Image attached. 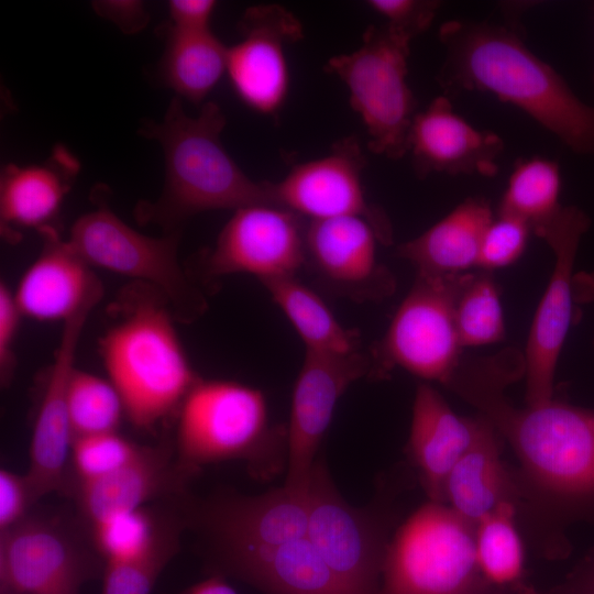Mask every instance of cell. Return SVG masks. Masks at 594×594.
<instances>
[{
	"instance_id": "obj_1",
	"label": "cell",
	"mask_w": 594,
	"mask_h": 594,
	"mask_svg": "<svg viewBox=\"0 0 594 594\" xmlns=\"http://www.w3.org/2000/svg\"><path fill=\"white\" fill-rule=\"evenodd\" d=\"M524 374V354L506 349L462 358L446 387L474 406L510 444L520 463L522 497L558 513L593 509L594 410L554 399L516 407L504 391Z\"/></svg>"
},
{
	"instance_id": "obj_2",
	"label": "cell",
	"mask_w": 594,
	"mask_h": 594,
	"mask_svg": "<svg viewBox=\"0 0 594 594\" xmlns=\"http://www.w3.org/2000/svg\"><path fill=\"white\" fill-rule=\"evenodd\" d=\"M439 40L444 59L438 81L447 95L491 94L524 111L571 151L594 153V106L530 51L516 10L504 22L447 21Z\"/></svg>"
},
{
	"instance_id": "obj_3",
	"label": "cell",
	"mask_w": 594,
	"mask_h": 594,
	"mask_svg": "<svg viewBox=\"0 0 594 594\" xmlns=\"http://www.w3.org/2000/svg\"><path fill=\"white\" fill-rule=\"evenodd\" d=\"M224 127L226 117L217 103L206 101L199 114L190 117L177 96L162 122L143 121L139 134L155 140L163 150L165 182L154 202L136 206L139 222L172 233L205 211L275 205L270 182L251 179L224 148L220 139Z\"/></svg>"
},
{
	"instance_id": "obj_4",
	"label": "cell",
	"mask_w": 594,
	"mask_h": 594,
	"mask_svg": "<svg viewBox=\"0 0 594 594\" xmlns=\"http://www.w3.org/2000/svg\"><path fill=\"white\" fill-rule=\"evenodd\" d=\"M127 296L120 319L100 339V353L125 417L135 427L151 428L177 413L199 377L166 300L145 285Z\"/></svg>"
},
{
	"instance_id": "obj_5",
	"label": "cell",
	"mask_w": 594,
	"mask_h": 594,
	"mask_svg": "<svg viewBox=\"0 0 594 594\" xmlns=\"http://www.w3.org/2000/svg\"><path fill=\"white\" fill-rule=\"evenodd\" d=\"M176 460L189 474L212 463L241 460L253 476L268 480L287 461V430L271 421L260 388L199 377L177 410Z\"/></svg>"
},
{
	"instance_id": "obj_6",
	"label": "cell",
	"mask_w": 594,
	"mask_h": 594,
	"mask_svg": "<svg viewBox=\"0 0 594 594\" xmlns=\"http://www.w3.org/2000/svg\"><path fill=\"white\" fill-rule=\"evenodd\" d=\"M381 594H487L475 554V525L446 504L416 509L388 541Z\"/></svg>"
},
{
	"instance_id": "obj_7",
	"label": "cell",
	"mask_w": 594,
	"mask_h": 594,
	"mask_svg": "<svg viewBox=\"0 0 594 594\" xmlns=\"http://www.w3.org/2000/svg\"><path fill=\"white\" fill-rule=\"evenodd\" d=\"M96 208L72 226L67 242L91 267L102 268L155 289L172 307L175 318L193 321L207 309V301L183 270L177 248L180 231L154 238L119 218L102 193Z\"/></svg>"
},
{
	"instance_id": "obj_8",
	"label": "cell",
	"mask_w": 594,
	"mask_h": 594,
	"mask_svg": "<svg viewBox=\"0 0 594 594\" xmlns=\"http://www.w3.org/2000/svg\"><path fill=\"white\" fill-rule=\"evenodd\" d=\"M408 38L385 24L370 25L360 47L328 59L323 69L345 85L369 134V148L398 160L408 153L416 100L407 82Z\"/></svg>"
},
{
	"instance_id": "obj_9",
	"label": "cell",
	"mask_w": 594,
	"mask_h": 594,
	"mask_svg": "<svg viewBox=\"0 0 594 594\" xmlns=\"http://www.w3.org/2000/svg\"><path fill=\"white\" fill-rule=\"evenodd\" d=\"M472 274H417L386 332L370 350L369 377L385 378L403 369L446 386L462 360L455 305Z\"/></svg>"
},
{
	"instance_id": "obj_10",
	"label": "cell",
	"mask_w": 594,
	"mask_h": 594,
	"mask_svg": "<svg viewBox=\"0 0 594 594\" xmlns=\"http://www.w3.org/2000/svg\"><path fill=\"white\" fill-rule=\"evenodd\" d=\"M307 498V537L328 566L353 594H381L388 544L382 522L342 498L321 458L315 463Z\"/></svg>"
},
{
	"instance_id": "obj_11",
	"label": "cell",
	"mask_w": 594,
	"mask_h": 594,
	"mask_svg": "<svg viewBox=\"0 0 594 594\" xmlns=\"http://www.w3.org/2000/svg\"><path fill=\"white\" fill-rule=\"evenodd\" d=\"M590 218L580 208L563 206L534 232L550 246L554 266L536 310L524 354L526 403L536 406L553 399L558 359L572 321V268Z\"/></svg>"
},
{
	"instance_id": "obj_12",
	"label": "cell",
	"mask_w": 594,
	"mask_h": 594,
	"mask_svg": "<svg viewBox=\"0 0 594 594\" xmlns=\"http://www.w3.org/2000/svg\"><path fill=\"white\" fill-rule=\"evenodd\" d=\"M366 160L354 136L332 144L324 156L295 165L270 190L276 206L308 221L361 217L375 230L380 242H393V229L384 210L370 204L362 184Z\"/></svg>"
},
{
	"instance_id": "obj_13",
	"label": "cell",
	"mask_w": 594,
	"mask_h": 594,
	"mask_svg": "<svg viewBox=\"0 0 594 594\" xmlns=\"http://www.w3.org/2000/svg\"><path fill=\"white\" fill-rule=\"evenodd\" d=\"M100 566L56 519L28 516L0 534V594H79Z\"/></svg>"
},
{
	"instance_id": "obj_14",
	"label": "cell",
	"mask_w": 594,
	"mask_h": 594,
	"mask_svg": "<svg viewBox=\"0 0 594 594\" xmlns=\"http://www.w3.org/2000/svg\"><path fill=\"white\" fill-rule=\"evenodd\" d=\"M306 219L275 205H252L233 211L205 256L212 277L255 276L261 283L296 276L306 262Z\"/></svg>"
},
{
	"instance_id": "obj_15",
	"label": "cell",
	"mask_w": 594,
	"mask_h": 594,
	"mask_svg": "<svg viewBox=\"0 0 594 594\" xmlns=\"http://www.w3.org/2000/svg\"><path fill=\"white\" fill-rule=\"evenodd\" d=\"M369 353L329 355L305 351L297 374L287 430L285 486L307 492L320 443L338 402L355 381L370 376Z\"/></svg>"
},
{
	"instance_id": "obj_16",
	"label": "cell",
	"mask_w": 594,
	"mask_h": 594,
	"mask_svg": "<svg viewBox=\"0 0 594 594\" xmlns=\"http://www.w3.org/2000/svg\"><path fill=\"white\" fill-rule=\"evenodd\" d=\"M240 41L228 46L227 75L250 109L276 116L289 91L287 46L304 37L297 16L278 4L248 8L238 24Z\"/></svg>"
},
{
	"instance_id": "obj_17",
	"label": "cell",
	"mask_w": 594,
	"mask_h": 594,
	"mask_svg": "<svg viewBox=\"0 0 594 594\" xmlns=\"http://www.w3.org/2000/svg\"><path fill=\"white\" fill-rule=\"evenodd\" d=\"M378 242L374 228L361 217L308 221L305 267L334 295L356 302L381 301L395 292L396 279L378 261Z\"/></svg>"
},
{
	"instance_id": "obj_18",
	"label": "cell",
	"mask_w": 594,
	"mask_h": 594,
	"mask_svg": "<svg viewBox=\"0 0 594 594\" xmlns=\"http://www.w3.org/2000/svg\"><path fill=\"white\" fill-rule=\"evenodd\" d=\"M504 143L492 131L481 130L459 116L446 96L435 98L417 112L409 133L408 153L419 178L432 173L492 177Z\"/></svg>"
},
{
	"instance_id": "obj_19",
	"label": "cell",
	"mask_w": 594,
	"mask_h": 594,
	"mask_svg": "<svg viewBox=\"0 0 594 594\" xmlns=\"http://www.w3.org/2000/svg\"><path fill=\"white\" fill-rule=\"evenodd\" d=\"M43 248L13 292L22 316L63 323L90 312L102 297V285L55 228L40 232Z\"/></svg>"
},
{
	"instance_id": "obj_20",
	"label": "cell",
	"mask_w": 594,
	"mask_h": 594,
	"mask_svg": "<svg viewBox=\"0 0 594 594\" xmlns=\"http://www.w3.org/2000/svg\"><path fill=\"white\" fill-rule=\"evenodd\" d=\"M88 316L89 312H84L63 323L33 426L25 475L36 502L65 484L74 441L67 410V387L76 367V352Z\"/></svg>"
},
{
	"instance_id": "obj_21",
	"label": "cell",
	"mask_w": 594,
	"mask_h": 594,
	"mask_svg": "<svg viewBox=\"0 0 594 594\" xmlns=\"http://www.w3.org/2000/svg\"><path fill=\"white\" fill-rule=\"evenodd\" d=\"M198 517L216 548L282 544L307 536V492L283 485L256 496L226 497Z\"/></svg>"
},
{
	"instance_id": "obj_22",
	"label": "cell",
	"mask_w": 594,
	"mask_h": 594,
	"mask_svg": "<svg viewBox=\"0 0 594 594\" xmlns=\"http://www.w3.org/2000/svg\"><path fill=\"white\" fill-rule=\"evenodd\" d=\"M490 427L481 415L470 418L455 414L431 385H418L407 448L430 502L444 504L451 470Z\"/></svg>"
},
{
	"instance_id": "obj_23",
	"label": "cell",
	"mask_w": 594,
	"mask_h": 594,
	"mask_svg": "<svg viewBox=\"0 0 594 594\" xmlns=\"http://www.w3.org/2000/svg\"><path fill=\"white\" fill-rule=\"evenodd\" d=\"M216 549L224 571L267 594H353L307 536L276 546Z\"/></svg>"
},
{
	"instance_id": "obj_24",
	"label": "cell",
	"mask_w": 594,
	"mask_h": 594,
	"mask_svg": "<svg viewBox=\"0 0 594 594\" xmlns=\"http://www.w3.org/2000/svg\"><path fill=\"white\" fill-rule=\"evenodd\" d=\"M76 156L56 145L50 157L37 164L7 165L0 179V218L3 229L54 228L53 220L79 172Z\"/></svg>"
},
{
	"instance_id": "obj_25",
	"label": "cell",
	"mask_w": 594,
	"mask_h": 594,
	"mask_svg": "<svg viewBox=\"0 0 594 594\" xmlns=\"http://www.w3.org/2000/svg\"><path fill=\"white\" fill-rule=\"evenodd\" d=\"M190 474L163 449L144 447L129 464L101 479L78 483L77 502L89 526L139 508L178 488Z\"/></svg>"
},
{
	"instance_id": "obj_26",
	"label": "cell",
	"mask_w": 594,
	"mask_h": 594,
	"mask_svg": "<svg viewBox=\"0 0 594 594\" xmlns=\"http://www.w3.org/2000/svg\"><path fill=\"white\" fill-rule=\"evenodd\" d=\"M494 216L484 198L470 197L420 235L397 248L417 274L450 276L477 267L484 232Z\"/></svg>"
},
{
	"instance_id": "obj_27",
	"label": "cell",
	"mask_w": 594,
	"mask_h": 594,
	"mask_svg": "<svg viewBox=\"0 0 594 594\" xmlns=\"http://www.w3.org/2000/svg\"><path fill=\"white\" fill-rule=\"evenodd\" d=\"M501 436L491 427L459 460L444 484V504L476 524L503 502H517L521 491L501 455Z\"/></svg>"
},
{
	"instance_id": "obj_28",
	"label": "cell",
	"mask_w": 594,
	"mask_h": 594,
	"mask_svg": "<svg viewBox=\"0 0 594 594\" xmlns=\"http://www.w3.org/2000/svg\"><path fill=\"white\" fill-rule=\"evenodd\" d=\"M305 344V351L329 355L361 352L358 330L345 328L324 300L296 276L262 282Z\"/></svg>"
},
{
	"instance_id": "obj_29",
	"label": "cell",
	"mask_w": 594,
	"mask_h": 594,
	"mask_svg": "<svg viewBox=\"0 0 594 594\" xmlns=\"http://www.w3.org/2000/svg\"><path fill=\"white\" fill-rule=\"evenodd\" d=\"M228 46L211 30L169 28L161 65L164 84L177 97L200 103L227 74Z\"/></svg>"
},
{
	"instance_id": "obj_30",
	"label": "cell",
	"mask_w": 594,
	"mask_h": 594,
	"mask_svg": "<svg viewBox=\"0 0 594 594\" xmlns=\"http://www.w3.org/2000/svg\"><path fill=\"white\" fill-rule=\"evenodd\" d=\"M516 513L515 502H503L475 524L476 561L483 579L492 588L535 594L522 584L525 551Z\"/></svg>"
},
{
	"instance_id": "obj_31",
	"label": "cell",
	"mask_w": 594,
	"mask_h": 594,
	"mask_svg": "<svg viewBox=\"0 0 594 594\" xmlns=\"http://www.w3.org/2000/svg\"><path fill=\"white\" fill-rule=\"evenodd\" d=\"M561 185L557 162L539 156L519 160L508 178L498 213L516 217L534 231L563 207L559 202Z\"/></svg>"
},
{
	"instance_id": "obj_32",
	"label": "cell",
	"mask_w": 594,
	"mask_h": 594,
	"mask_svg": "<svg viewBox=\"0 0 594 594\" xmlns=\"http://www.w3.org/2000/svg\"><path fill=\"white\" fill-rule=\"evenodd\" d=\"M90 529L94 547L105 562L145 557L177 537L175 528L161 522L145 507L112 516Z\"/></svg>"
},
{
	"instance_id": "obj_33",
	"label": "cell",
	"mask_w": 594,
	"mask_h": 594,
	"mask_svg": "<svg viewBox=\"0 0 594 594\" xmlns=\"http://www.w3.org/2000/svg\"><path fill=\"white\" fill-rule=\"evenodd\" d=\"M67 410L74 439L118 431L125 409L111 381L75 367L67 387Z\"/></svg>"
},
{
	"instance_id": "obj_34",
	"label": "cell",
	"mask_w": 594,
	"mask_h": 594,
	"mask_svg": "<svg viewBox=\"0 0 594 594\" xmlns=\"http://www.w3.org/2000/svg\"><path fill=\"white\" fill-rule=\"evenodd\" d=\"M455 324L462 348L494 344L505 338L504 312L492 272L472 274L455 305Z\"/></svg>"
},
{
	"instance_id": "obj_35",
	"label": "cell",
	"mask_w": 594,
	"mask_h": 594,
	"mask_svg": "<svg viewBox=\"0 0 594 594\" xmlns=\"http://www.w3.org/2000/svg\"><path fill=\"white\" fill-rule=\"evenodd\" d=\"M141 447L118 431L74 439L70 463L78 479L85 483L107 476L136 459Z\"/></svg>"
},
{
	"instance_id": "obj_36",
	"label": "cell",
	"mask_w": 594,
	"mask_h": 594,
	"mask_svg": "<svg viewBox=\"0 0 594 594\" xmlns=\"http://www.w3.org/2000/svg\"><path fill=\"white\" fill-rule=\"evenodd\" d=\"M177 544L174 537L145 557L105 562L101 594H151Z\"/></svg>"
},
{
	"instance_id": "obj_37",
	"label": "cell",
	"mask_w": 594,
	"mask_h": 594,
	"mask_svg": "<svg viewBox=\"0 0 594 594\" xmlns=\"http://www.w3.org/2000/svg\"><path fill=\"white\" fill-rule=\"evenodd\" d=\"M530 231L525 221L498 213L484 232L477 267L493 272L515 263L525 252Z\"/></svg>"
},
{
	"instance_id": "obj_38",
	"label": "cell",
	"mask_w": 594,
	"mask_h": 594,
	"mask_svg": "<svg viewBox=\"0 0 594 594\" xmlns=\"http://www.w3.org/2000/svg\"><path fill=\"white\" fill-rule=\"evenodd\" d=\"M393 32L413 41L425 32L440 8L436 0H370L366 2Z\"/></svg>"
},
{
	"instance_id": "obj_39",
	"label": "cell",
	"mask_w": 594,
	"mask_h": 594,
	"mask_svg": "<svg viewBox=\"0 0 594 594\" xmlns=\"http://www.w3.org/2000/svg\"><path fill=\"white\" fill-rule=\"evenodd\" d=\"M35 502L26 475L2 469L0 471V534L24 520Z\"/></svg>"
},
{
	"instance_id": "obj_40",
	"label": "cell",
	"mask_w": 594,
	"mask_h": 594,
	"mask_svg": "<svg viewBox=\"0 0 594 594\" xmlns=\"http://www.w3.org/2000/svg\"><path fill=\"white\" fill-rule=\"evenodd\" d=\"M22 314L14 299L13 290L6 283L0 286V369L3 383H8L13 371V343Z\"/></svg>"
},
{
	"instance_id": "obj_41",
	"label": "cell",
	"mask_w": 594,
	"mask_h": 594,
	"mask_svg": "<svg viewBox=\"0 0 594 594\" xmlns=\"http://www.w3.org/2000/svg\"><path fill=\"white\" fill-rule=\"evenodd\" d=\"M216 6L213 0H172L168 2L170 26L182 31L209 30Z\"/></svg>"
},
{
	"instance_id": "obj_42",
	"label": "cell",
	"mask_w": 594,
	"mask_h": 594,
	"mask_svg": "<svg viewBox=\"0 0 594 594\" xmlns=\"http://www.w3.org/2000/svg\"><path fill=\"white\" fill-rule=\"evenodd\" d=\"M95 11L110 20L125 33H135L147 23V14L141 1H95Z\"/></svg>"
},
{
	"instance_id": "obj_43",
	"label": "cell",
	"mask_w": 594,
	"mask_h": 594,
	"mask_svg": "<svg viewBox=\"0 0 594 594\" xmlns=\"http://www.w3.org/2000/svg\"><path fill=\"white\" fill-rule=\"evenodd\" d=\"M548 594H594V550Z\"/></svg>"
},
{
	"instance_id": "obj_44",
	"label": "cell",
	"mask_w": 594,
	"mask_h": 594,
	"mask_svg": "<svg viewBox=\"0 0 594 594\" xmlns=\"http://www.w3.org/2000/svg\"><path fill=\"white\" fill-rule=\"evenodd\" d=\"M178 594H238L235 590L219 574H213L187 587Z\"/></svg>"
},
{
	"instance_id": "obj_45",
	"label": "cell",
	"mask_w": 594,
	"mask_h": 594,
	"mask_svg": "<svg viewBox=\"0 0 594 594\" xmlns=\"http://www.w3.org/2000/svg\"><path fill=\"white\" fill-rule=\"evenodd\" d=\"M572 293L576 302H594V272H580L573 275Z\"/></svg>"
},
{
	"instance_id": "obj_46",
	"label": "cell",
	"mask_w": 594,
	"mask_h": 594,
	"mask_svg": "<svg viewBox=\"0 0 594 594\" xmlns=\"http://www.w3.org/2000/svg\"><path fill=\"white\" fill-rule=\"evenodd\" d=\"M593 81H594V76H593Z\"/></svg>"
}]
</instances>
